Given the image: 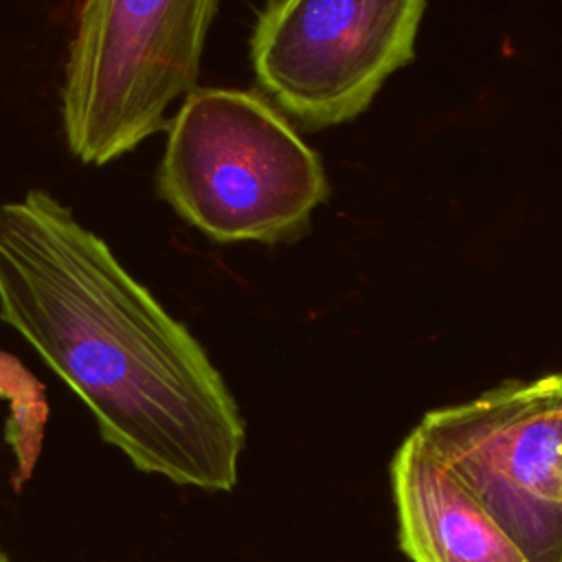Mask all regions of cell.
Here are the masks:
<instances>
[{"mask_svg": "<svg viewBox=\"0 0 562 562\" xmlns=\"http://www.w3.org/2000/svg\"><path fill=\"white\" fill-rule=\"evenodd\" d=\"M426 0H268L250 37L261 88L294 119L358 116L413 59Z\"/></svg>", "mask_w": 562, "mask_h": 562, "instance_id": "cell-5", "label": "cell"}, {"mask_svg": "<svg viewBox=\"0 0 562 562\" xmlns=\"http://www.w3.org/2000/svg\"><path fill=\"white\" fill-rule=\"evenodd\" d=\"M0 318L136 470L206 492L237 485L246 424L220 369L108 244L42 189L0 206Z\"/></svg>", "mask_w": 562, "mask_h": 562, "instance_id": "cell-1", "label": "cell"}, {"mask_svg": "<svg viewBox=\"0 0 562 562\" xmlns=\"http://www.w3.org/2000/svg\"><path fill=\"white\" fill-rule=\"evenodd\" d=\"M0 562H11V558L0 549Z\"/></svg>", "mask_w": 562, "mask_h": 562, "instance_id": "cell-7", "label": "cell"}, {"mask_svg": "<svg viewBox=\"0 0 562 562\" xmlns=\"http://www.w3.org/2000/svg\"><path fill=\"white\" fill-rule=\"evenodd\" d=\"M220 0H81L61 86L68 149L105 165L167 127L200 72Z\"/></svg>", "mask_w": 562, "mask_h": 562, "instance_id": "cell-3", "label": "cell"}, {"mask_svg": "<svg viewBox=\"0 0 562 562\" xmlns=\"http://www.w3.org/2000/svg\"><path fill=\"white\" fill-rule=\"evenodd\" d=\"M167 132L158 191L213 241L294 239L329 193L316 151L255 92L193 88Z\"/></svg>", "mask_w": 562, "mask_h": 562, "instance_id": "cell-2", "label": "cell"}, {"mask_svg": "<svg viewBox=\"0 0 562 562\" xmlns=\"http://www.w3.org/2000/svg\"><path fill=\"white\" fill-rule=\"evenodd\" d=\"M391 490L411 562H531L413 430L393 454Z\"/></svg>", "mask_w": 562, "mask_h": 562, "instance_id": "cell-6", "label": "cell"}, {"mask_svg": "<svg viewBox=\"0 0 562 562\" xmlns=\"http://www.w3.org/2000/svg\"><path fill=\"white\" fill-rule=\"evenodd\" d=\"M413 432L531 562H562V373L432 408Z\"/></svg>", "mask_w": 562, "mask_h": 562, "instance_id": "cell-4", "label": "cell"}]
</instances>
